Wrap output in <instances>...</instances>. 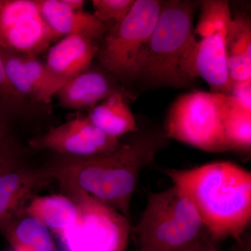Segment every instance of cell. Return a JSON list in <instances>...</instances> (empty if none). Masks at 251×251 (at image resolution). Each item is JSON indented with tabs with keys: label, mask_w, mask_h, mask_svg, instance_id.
I'll return each mask as SVG.
<instances>
[{
	"label": "cell",
	"mask_w": 251,
	"mask_h": 251,
	"mask_svg": "<svg viewBox=\"0 0 251 251\" xmlns=\"http://www.w3.org/2000/svg\"><path fill=\"white\" fill-rule=\"evenodd\" d=\"M194 4L161 1L158 22L140 57L134 80L153 87H188L194 80Z\"/></svg>",
	"instance_id": "cell-3"
},
{
	"label": "cell",
	"mask_w": 251,
	"mask_h": 251,
	"mask_svg": "<svg viewBox=\"0 0 251 251\" xmlns=\"http://www.w3.org/2000/svg\"><path fill=\"white\" fill-rule=\"evenodd\" d=\"M60 37L35 0H0V49L37 58Z\"/></svg>",
	"instance_id": "cell-8"
},
{
	"label": "cell",
	"mask_w": 251,
	"mask_h": 251,
	"mask_svg": "<svg viewBox=\"0 0 251 251\" xmlns=\"http://www.w3.org/2000/svg\"><path fill=\"white\" fill-rule=\"evenodd\" d=\"M216 242L209 236L187 251H219Z\"/></svg>",
	"instance_id": "cell-28"
},
{
	"label": "cell",
	"mask_w": 251,
	"mask_h": 251,
	"mask_svg": "<svg viewBox=\"0 0 251 251\" xmlns=\"http://www.w3.org/2000/svg\"></svg>",
	"instance_id": "cell-30"
},
{
	"label": "cell",
	"mask_w": 251,
	"mask_h": 251,
	"mask_svg": "<svg viewBox=\"0 0 251 251\" xmlns=\"http://www.w3.org/2000/svg\"><path fill=\"white\" fill-rule=\"evenodd\" d=\"M160 171L193 203L211 239L242 243L251 220V172L229 161Z\"/></svg>",
	"instance_id": "cell-2"
},
{
	"label": "cell",
	"mask_w": 251,
	"mask_h": 251,
	"mask_svg": "<svg viewBox=\"0 0 251 251\" xmlns=\"http://www.w3.org/2000/svg\"><path fill=\"white\" fill-rule=\"evenodd\" d=\"M99 42L85 36H64L51 46L45 63V80L40 103H49L52 96L69 81L91 67Z\"/></svg>",
	"instance_id": "cell-10"
},
{
	"label": "cell",
	"mask_w": 251,
	"mask_h": 251,
	"mask_svg": "<svg viewBox=\"0 0 251 251\" xmlns=\"http://www.w3.org/2000/svg\"><path fill=\"white\" fill-rule=\"evenodd\" d=\"M226 123V135L232 150H250L251 145V109L247 108L237 99Z\"/></svg>",
	"instance_id": "cell-20"
},
{
	"label": "cell",
	"mask_w": 251,
	"mask_h": 251,
	"mask_svg": "<svg viewBox=\"0 0 251 251\" xmlns=\"http://www.w3.org/2000/svg\"><path fill=\"white\" fill-rule=\"evenodd\" d=\"M227 29L220 31L196 43L193 57L195 78L200 77L210 87L213 93L229 95L232 82L229 77L226 56Z\"/></svg>",
	"instance_id": "cell-13"
},
{
	"label": "cell",
	"mask_w": 251,
	"mask_h": 251,
	"mask_svg": "<svg viewBox=\"0 0 251 251\" xmlns=\"http://www.w3.org/2000/svg\"><path fill=\"white\" fill-rule=\"evenodd\" d=\"M135 0H93L94 16L106 25L120 23L129 13Z\"/></svg>",
	"instance_id": "cell-22"
},
{
	"label": "cell",
	"mask_w": 251,
	"mask_h": 251,
	"mask_svg": "<svg viewBox=\"0 0 251 251\" xmlns=\"http://www.w3.org/2000/svg\"><path fill=\"white\" fill-rule=\"evenodd\" d=\"M200 19L206 20L212 23L217 32L227 29L232 20L228 2L222 0L202 1Z\"/></svg>",
	"instance_id": "cell-23"
},
{
	"label": "cell",
	"mask_w": 251,
	"mask_h": 251,
	"mask_svg": "<svg viewBox=\"0 0 251 251\" xmlns=\"http://www.w3.org/2000/svg\"><path fill=\"white\" fill-rule=\"evenodd\" d=\"M19 143H0V175L24 166Z\"/></svg>",
	"instance_id": "cell-24"
},
{
	"label": "cell",
	"mask_w": 251,
	"mask_h": 251,
	"mask_svg": "<svg viewBox=\"0 0 251 251\" xmlns=\"http://www.w3.org/2000/svg\"><path fill=\"white\" fill-rule=\"evenodd\" d=\"M57 182L64 195L75 203L80 214L74 227L57 236L67 250L125 251L131 229L129 220L72 183Z\"/></svg>",
	"instance_id": "cell-6"
},
{
	"label": "cell",
	"mask_w": 251,
	"mask_h": 251,
	"mask_svg": "<svg viewBox=\"0 0 251 251\" xmlns=\"http://www.w3.org/2000/svg\"><path fill=\"white\" fill-rule=\"evenodd\" d=\"M52 180L47 167L23 166L0 175V229L23 215L33 193Z\"/></svg>",
	"instance_id": "cell-11"
},
{
	"label": "cell",
	"mask_w": 251,
	"mask_h": 251,
	"mask_svg": "<svg viewBox=\"0 0 251 251\" xmlns=\"http://www.w3.org/2000/svg\"><path fill=\"white\" fill-rule=\"evenodd\" d=\"M14 251H28L26 250H24V249H14Z\"/></svg>",
	"instance_id": "cell-29"
},
{
	"label": "cell",
	"mask_w": 251,
	"mask_h": 251,
	"mask_svg": "<svg viewBox=\"0 0 251 251\" xmlns=\"http://www.w3.org/2000/svg\"><path fill=\"white\" fill-rule=\"evenodd\" d=\"M232 105L233 98L226 94H183L168 112L165 135L207 152L232 150L226 135V123Z\"/></svg>",
	"instance_id": "cell-5"
},
{
	"label": "cell",
	"mask_w": 251,
	"mask_h": 251,
	"mask_svg": "<svg viewBox=\"0 0 251 251\" xmlns=\"http://www.w3.org/2000/svg\"><path fill=\"white\" fill-rule=\"evenodd\" d=\"M226 56L232 84L251 80V25L249 19H232L227 28Z\"/></svg>",
	"instance_id": "cell-17"
},
{
	"label": "cell",
	"mask_w": 251,
	"mask_h": 251,
	"mask_svg": "<svg viewBox=\"0 0 251 251\" xmlns=\"http://www.w3.org/2000/svg\"><path fill=\"white\" fill-rule=\"evenodd\" d=\"M87 117L99 129L115 138L138 130L133 114L120 91L95 105Z\"/></svg>",
	"instance_id": "cell-18"
},
{
	"label": "cell",
	"mask_w": 251,
	"mask_h": 251,
	"mask_svg": "<svg viewBox=\"0 0 251 251\" xmlns=\"http://www.w3.org/2000/svg\"><path fill=\"white\" fill-rule=\"evenodd\" d=\"M164 143L161 135H139L103 154L56 155L46 167L52 180L72 183L130 221L132 196L140 174L152 164Z\"/></svg>",
	"instance_id": "cell-1"
},
{
	"label": "cell",
	"mask_w": 251,
	"mask_h": 251,
	"mask_svg": "<svg viewBox=\"0 0 251 251\" xmlns=\"http://www.w3.org/2000/svg\"><path fill=\"white\" fill-rule=\"evenodd\" d=\"M25 212L39 219L57 236L70 230L80 217L75 203L64 194L33 197Z\"/></svg>",
	"instance_id": "cell-16"
},
{
	"label": "cell",
	"mask_w": 251,
	"mask_h": 251,
	"mask_svg": "<svg viewBox=\"0 0 251 251\" xmlns=\"http://www.w3.org/2000/svg\"><path fill=\"white\" fill-rule=\"evenodd\" d=\"M0 143H18L10 128L9 121L0 114Z\"/></svg>",
	"instance_id": "cell-26"
},
{
	"label": "cell",
	"mask_w": 251,
	"mask_h": 251,
	"mask_svg": "<svg viewBox=\"0 0 251 251\" xmlns=\"http://www.w3.org/2000/svg\"><path fill=\"white\" fill-rule=\"evenodd\" d=\"M6 75L16 92L28 101L40 103L45 80V64L36 57L0 49Z\"/></svg>",
	"instance_id": "cell-15"
},
{
	"label": "cell",
	"mask_w": 251,
	"mask_h": 251,
	"mask_svg": "<svg viewBox=\"0 0 251 251\" xmlns=\"http://www.w3.org/2000/svg\"><path fill=\"white\" fill-rule=\"evenodd\" d=\"M120 139L97 128L88 117H77L31 138L29 147L35 151H50L59 156L88 157L113 151Z\"/></svg>",
	"instance_id": "cell-9"
},
{
	"label": "cell",
	"mask_w": 251,
	"mask_h": 251,
	"mask_svg": "<svg viewBox=\"0 0 251 251\" xmlns=\"http://www.w3.org/2000/svg\"><path fill=\"white\" fill-rule=\"evenodd\" d=\"M1 232L14 249L59 251L49 229L39 219L25 212Z\"/></svg>",
	"instance_id": "cell-19"
},
{
	"label": "cell",
	"mask_w": 251,
	"mask_h": 251,
	"mask_svg": "<svg viewBox=\"0 0 251 251\" xmlns=\"http://www.w3.org/2000/svg\"><path fill=\"white\" fill-rule=\"evenodd\" d=\"M130 234L138 251H187L210 236L193 203L174 185L148 193Z\"/></svg>",
	"instance_id": "cell-4"
},
{
	"label": "cell",
	"mask_w": 251,
	"mask_h": 251,
	"mask_svg": "<svg viewBox=\"0 0 251 251\" xmlns=\"http://www.w3.org/2000/svg\"><path fill=\"white\" fill-rule=\"evenodd\" d=\"M216 33L217 31L214 25L206 20L200 19L199 23L194 29V34H198L202 39L210 37Z\"/></svg>",
	"instance_id": "cell-27"
},
{
	"label": "cell",
	"mask_w": 251,
	"mask_h": 251,
	"mask_svg": "<svg viewBox=\"0 0 251 251\" xmlns=\"http://www.w3.org/2000/svg\"><path fill=\"white\" fill-rule=\"evenodd\" d=\"M161 1L135 0L122 21L109 27L99 44L97 58L109 72L134 80L137 66L158 22Z\"/></svg>",
	"instance_id": "cell-7"
},
{
	"label": "cell",
	"mask_w": 251,
	"mask_h": 251,
	"mask_svg": "<svg viewBox=\"0 0 251 251\" xmlns=\"http://www.w3.org/2000/svg\"><path fill=\"white\" fill-rule=\"evenodd\" d=\"M48 25L61 36L82 35L100 42L109 26L84 9H75L67 0H35Z\"/></svg>",
	"instance_id": "cell-12"
},
{
	"label": "cell",
	"mask_w": 251,
	"mask_h": 251,
	"mask_svg": "<svg viewBox=\"0 0 251 251\" xmlns=\"http://www.w3.org/2000/svg\"><path fill=\"white\" fill-rule=\"evenodd\" d=\"M251 80L232 84L229 95L237 99L239 101L251 109Z\"/></svg>",
	"instance_id": "cell-25"
},
{
	"label": "cell",
	"mask_w": 251,
	"mask_h": 251,
	"mask_svg": "<svg viewBox=\"0 0 251 251\" xmlns=\"http://www.w3.org/2000/svg\"><path fill=\"white\" fill-rule=\"evenodd\" d=\"M116 92L119 91L105 72L90 67L69 81L55 95L64 108L80 110L94 108Z\"/></svg>",
	"instance_id": "cell-14"
},
{
	"label": "cell",
	"mask_w": 251,
	"mask_h": 251,
	"mask_svg": "<svg viewBox=\"0 0 251 251\" xmlns=\"http://www.w3.org/2000/svg\"><path fill=\"white\" fill-rule=\"evenodd\" d=\"M28 103L10 83L0 57V114L9 121L15 117H25L29 112Z\"/></svg>",
	"instance_id": "cell-21"
}]
</instances>
